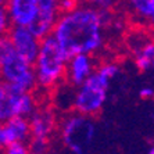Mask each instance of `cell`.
Masks as SVG:
<instances>
[{"mask_svg": "<svg viewBox=\"0 0 154 154\" xmlns=\"http://www.w3.org/2000/svg\"><path fill=\"white\" fill-rule=\"evenodd\" d=\"M79 0H60V10L61 13H68L79 6Z\"/></svg>", "mask_w": 154, "mask_h": 154, "instance_id": "obj_19", "label": "cell"}, {"mask_svg": "<svg viewBox=\"0 0 154 154\" xmlns=\"http://www.w3.org/2000/svg\"><path fill=\"white\" fill-rule=\"evenodd\" d=\"M129 6L133 15L142 22H150L153 17L151 0H129Z\"/></svg>", "mask_w": 154, "mask_h": 154, "instance_id": "obj_14", "label": "cell"}, {"mask_svg": "<svg viewBox=\"0 0 154 154\" xmlns=\"http://www.w3.org/2000/svg\"><path fill=\"white\" fill-rule=\"evenodd\" d=\"M126 46L133 56V63L142 72L154 69V38L144 31H133L126 38Z\"/></svg>", "mask_w": 154, "mask_h": 154, "instance_id": "obj_7", "label": "cell"}, {"mask_svg": "<svg viewBox=\"0 0 154 154\" xmlns=\"http://www.w3.org/2000/svg\"><path fill=\"white\" fill-rule=\"evenodd\" d=\"M39 14L29 28L39 39H45L53 35L54 26L61 14L60 0H36Z\"/></svg>", "mask_w": 154, "mask_h": 154, "instance_id": "obj_8", "label": "cell"}, {"mask_svg": "<svg viewBox=\"0 0 154 154\" xmlns=\"http://www.w3.org/2000/svg\"><path fill=\"white\" fill-rule=\"evenodd\" d=\"M2 4L14 26H31L39 14L36 0H2Z\"/></svg>", "mask_w": 154, "mask_h": 154, "instance_id": "obj_10", "label": "cell"}, {"mask_svg": "<svg viewBox=\"0 0 154 154\" xmlns=\"http://www.w3.org/2000/svg\"><path fill=\"white\" fill-rule=\"evenodd\" d=\"M139 96H140V99H143V100H151L154 97V89L151 86H143V88L139 90Z\"/></svg>", "mask_w": 154, "mask_h": 154, "instance_id": "obj_20", "label": "cell"}, {"mask_svg": "<svg viewBox=\"0 0 154 154\" xmlns=\"http://www.w3.org/2000/svg\"><path fill=\"white\" fill-rule=\"evenodd\" d=\"M96 63L92 54L79 53L74 54L68 58L67 72H65V82L68 85L79 86L96 71Z\"/></svg>", "mask_w": 154, "mask_h": 154, "instance_id": "obj_11", "label": "cell"}, {"mask_svg": "<svg viewBox=\"0 0 154 154\" xmlns=\"http://www.w3.org/2000/svg\"><path fill=\"white\" fill-rule=\"evenodd\" d=\"M149 154H154V144L150 146V149H149Z\"/></svg>", "mask_w": 154, "mask_h": 154, "instance_id": "obj_22", "label": "cell"}, {"mask_svg": "<svg viewBox=\"0 0 154 154\" xmlns=\"http://www.w3.org/2000/svg\"><path fill=\"white\" fill-rule=\"evenodd\" d=\"M29 124H31V131L32 136L38 139L50 140L53 133L58 131V124L56 112L49 107H38L36 111L29 117Z\"/></svg>", "mask_w": 154, "mask_h": 154, "instance_id": "obj_12", "label": "cell"}, {"mask_svg": "<svg viewBox=\"0 0 154 154\" xmlns=\"http://www.w3.org/2000/svg\"><path fill=\"white\" fill-rule=\"evenodd\" d=\"M96 122L93 117L72 110L58 124V139L65 150L74 154H85L92 149L96 139Z\"/></svg>", "mask_w": 154, "mask_h": 154, "instance_id": "obj_3", "label": "cell"}, {"mask_svg": "<svg viewBox=\"0 0 154 154\" xmlns=\"http://www.w3.org/2000/svg\"><path fill=\"white\" fill-rule=\"evenodd\" d=\"M151 7H153V17H151V20H150V26L154 29V0H151Z\"/></svg>", "mask_w": 154, "mask_h": 154, "instance_id": "obj_21", "label": "cell"}, {"mask_svg": "<svg viewBox=\"0 0 154 154\" xmlns=\"http://www.w3.org/2000/svg\"><path fill=\"white\" fill-rule=\"evenodd\" d=\"M88 3L100 8V10H111L115 4L118 3V0H88Z\"/></svg>", "mask_w": 154, "mask_h": 154, "instance_id": "obj_18", "label": "cell"}, {"mask_svg": "<svg viewBox=\"0 0 154 154\" xmlns=\"http://www.w3.org/2000/svg\"><path fill=\"white\" fill-rule=\"evenodd\" d=\"M8 36L10 42L13 43L14 49L21 54L29 63H35L38 54L40 50V43L42 39H39L35 33L31 31L29 26H11L8 32L6 33Z\"/></svg>", "mask_w": 154, "mask_h": 154, "instance_id": "obj_9", "label": "cell"}, {"mask_svg": "<svg viewBox=\"0 0 154 154\" xmlns=\"http://www.w3.org/2000/svg\"><path fill=\"white\" fill-rule=\"evenodd\" d=\"M69 56L53 35L42 39L40 50L33 63L38 88L53 90L65 79Z\"/></svg>", "mask_w": 154, "mask_h": 154, "instance_id": "obj_2", "label": "cell"}, {"mask_svg": "<svg viewBox=\"0 0 154 154\" xmlns=\"http://www.w3.org/2000/svg\"><path fill=\"white\" fill-rule=\"evenodd\" d=\"M11 26L13 25H11L10 18H8L7 10H6V7L2 4V8H0V31H2V35H6Z\"/></svg>", "mask_w": 154, "mask_h": 154, "instance_id": "obj_17", "label": "cell"}, {"mask_svg": "<svg viewBox=\"0 0 154 154\" xmlns=\"http://www.w3.org/2000/svg\"><path fill=\"white\" fill-rule=\"evenodd\" d=\"M4 153L7 154H26L31 153L29 150V144L28 142H14V143L8 144L3 149Z\"/></svg>", "mask_w": 154, "mask_h": 154, "instance_id": "obj_16", "label": "cell"}, {"mask_svg": "<svg viewBox=\"0 0 154 154\" xmlns=\"http://www.w3.org/2000/svg\"><path fill=\"white\" fill-rule=\"evenodd\" d=\"M110 82L111 79L96 68L85 82L75 88L72 110L90 117L100 114L107 101Z\"/></svg>", "mask_w": 154, "mask_h": 154, "instance_id": "obj_5", "label": "cell"}, {"mask_svg": "<svg viewBox=\"0 0 154 154\" xmlns=\"http://www.w3.org/2000/svg\"><path fill=\"white\" fill-rule=\"evenodd\" d=\"M38 104L32 92L22 90L8 82H2L0 88V121L14 117L29 118L36 111Z\"/></svg>", "mask_w": 154, "mask_h": 154, "instance_id": "obj_6", "label": "cell"}, {"mask_svg": "<svg viewBox=\"0 0 154 154\" xmlns=\"http://www.w3.org/2000/svg\"><path fill=\"white\" fill-rule=\"evenodd\" d=\"M32 136L29 118L14 117L2 122L0 126V146L6 147L14 142H29Z\"/></svg>", "mask_w": 154, "mask_h": 154, "instance_id": "obj_13", "label": "cell"}, {"mask_svg": "<svg viewBox=\"0 0 154 154\" xmlns=\"http://www.w3.org/2000/svg\"><path fill=\"white\" fill-rule=\"evenodd\" d=\"M29 144V150L31 153L35 154H42L46 153L50 147V140H45V139H38V137H31L28 142Z\"/></svg>", "mask_w": 154, "mask_h": 154, "instance_id": "obj_15", "label": "cell"}, {"mask_svg": "<svg viewBox=\"0 0 154 154\" xmlns=\"http://www.w3.org/2000/svg\"><path fill=\"white\" fill-rule=\"evenodd\" d=\"M111 24L110 10H100L90 3L79 4L61 13L53 36L69 57L74 54H97L106 42V28Z\"/></svg>", "mask_w": 154, "mask_h": 154, "instance_id": "obj_1", "label": "cell"}, {"mask_svg": "<svg viewBox=\"0 0 154 154\" xmlns=\"http://www.w3.org/2000/svg\"><path fill=\"white\" fill-rule=\"evenodd\" d=\"M0 74L4 82L18 86L22 90L33 92L38 88L33 64L15 50L7 35H3L0 40Z\"/></svg>", "mask_w": 154, "mask_h": 154, "instance_id": "obj_4", "label": "cell"}]
</instances>
